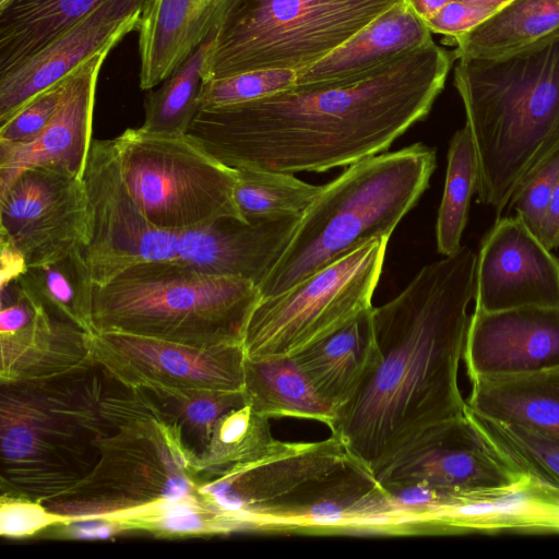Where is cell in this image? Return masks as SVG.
Listing matches in <instances>:
<instances>
[{
	"label": "cell",
	"instance_id": "cell-1",
	"mask_svg": "<svg viewBox=\"0 0 559 559\" xmlns=\"http://www.w3.org/2000/svg\"><path fill=\"white\" fill-rule=\"evenodd\" d=\"M476 260L462 246L373 307L377 360L330 430L379 483L465 418L459 370Z\"/></svg>",
	"mask_w": 559,
	"mask_h": 559
},
{
	"label": "cell",
	"instance_id": "cell-2",
	"mask_svg": "<svg viewBox=\"0 0 559 559\" xmlns=\"http://www.w3.org/2000/svg\"><path fill=\"white\" fill-rule=\"evenodd\" d=\"M454 60L431 39L348 81L201 107L186 134L235 170L348 167L386 152L428 116Z\"/></svg>",
	"mask_w": 559,
	"mask_h": 559
},
{
	"label": "cell",
	"instance_id": "cell-3",
	"mask_svg": "<svg viewBox=\"0 0 559 559\" xmlns=\"http://www.w3.org/2000/svg\"><path fill=\"white\" fill-rule=\"evenodd\" d=\"M118 395L119 384L95 361L0 381V497L45 503L82 481L117 427Z\"/></svg>",
	"mask_w": 559,
	"mask_h": 559
},
{
	"label": "cell",
	"instance_id": "cell-4",
	"mask_svg": "<svg viewBox=\"0 0 559 559\" xmlns=\"http://www.w3.org/2000/svg\"><path fill=\"white\" fill-rule=\"evenodd\" d=\"M454 86L477 157V197L498 218L559 153V32L514 53L457 59Z\"/></svg>",
	"mask_w": 559,
	"mask_h": 559
},
{
	"label": "cell",
	"instance_id": "cell-5",
	"mask_svg": "<svg viewBox=\"0 0 559 559\" xmlns=\"http://www.w3.org/2000/svg\"><path fill=\"white\" fill-rule=\"evenodd\" d=\"M436 150L414 143L348 166L324 185L282 255L258 286L278 295L374 238L388 237L416 205L436 169Z\"/></svg>",
	"mask_w": 559,
	"mask_h": 559
},
{
	"label": "cell",
	"instance_id": "cell-6",
	"mask_svg": "<svg viewBox=\"0 0 559 559\" xmlns=\"http://www.w3.org/2000/svg\"><path fill=\"white\" fill-rule=\"evenodd\" d=\"M259 301L249 280L180 260L144 262L94 286L93 326L194 346L242 344Z\"/></svg>",
	"mask_w": 559,
	"mask_h": 559
},
{
	"label": "cell",
	"instance_id": "cell-7",
	"mask_svg": "<svg viewBox=\"0 0 559 559\" xmlns=\"http://www.w3.org/2000/svg\"><path fill=\"white\" fill-rule=\"evenodd\" d=\"M199 455L131 388L118 397L117 427L93 471L44 504L66 520L120 521L162 501L195 496Z\"/></svg>",
	"mask_w": 559,
	"mask_h": 559
},
{
	"label": "cell",
	"instance_id": "cell-8",
	"mask_svg": "<svg viewBox=\"0 0 559 559\" xmlns=\"http://www.w3.org/2000/svg\"><path fill=\"white\" fill-rule=\"evenodd\" d=\"M401 1L237 0L216 34L207 81L255 70L298 72Z\"/></svg>",
	"mask_w": 559,
	"mask_h": 559
},
{
	"label": "cell",
	"instance_id": "cell-9",
	"mask_svg": "<svg viewBox=\"0 0 559 559\" xmlns=\"http://www.w3.org/2000/svg\"><path fill=\"white\" fill-rule=\"evenodd\" d=\"M389 239L369 240L289 289L261 299L246 326V358L294 357L372 308Z\"/></svg>",
	"mask_w": 559,
	"mask_h": 559
},
{
	"label": "cell",
	"instance_id": "cell-10",
	"mask_svg": "<svg viewBox=\"0 0 559 559\" xmlns=\"http://www.w3.org/2000/svg\"><path fill=\"white\" fill-rule=\"evenodd\" d=\"M114 140L126 183L155 226L182 230L222 218L246 221L234 198L237 171L187 134L129 128Z\"/></svg>",
	"mask_w": 559,
	"mask_h": 559
},
{
	"label": "cell",
	"instance_id": "cell-11",
	"mask_svg": "<svg viewBox=\"0 0 559 559\" xmlns=\"http://www.w3.org/2000/svg\"><path fill=\"white\" fill-rule=\"evenodd\" d=\"M356 463L338 438L284 442L257 461L200 483L197 493L225 535L284 531L288 519Z\"/></svg>",
	"mask_w": 559,
	"mask_h": 559
},
{
	"label": "cell",
	"instance_id": "cell-12",
	"mask_svg": "<svg viewBox=\"0 0 559 559\" xmlns=\"http://www.w3.org/2000/svg\"><path fill=\"white\" fill-rule=\"evenodd\" d=\"M83 183L88 239L83 253L94 286L144 262L178 260L179 231L152 224L123 178L114 139L93 140Z\"/></svg>",
	"mask_w": 559,
	"mask_h": 559
},
{
	"label": "cell",
	"instance_id": "cell-13",
	"mask_svg": "<svg viewBox=\"0 0 559 559\" xmlns=\"http://www.w3.org/2000/svg\"><path fill=\"white\" fill-rule=\"evenodd\" d=\"M93 359L128 388L242 392V344L194 346L122 332L91 334Z\"/></svg>",
	"mask_w": 559,
	"mask_h": 559
},
{
	"label": "cell",
	"instance_id": "cell-14",
	"mask_svg": "<svg viewBox=\"0 0 559 559\" xmlns=\"http://www.w3.org/2000/svg\"><path fill=\"white\" fill-rule=\"evenodd\" d=\"M87 239L83 179L53 168H31L0 193V240L19 250L27 267L84 247Z\"/></svg>",
	"mask_w": 559,
	"mask_h": 559
},
{
	"label": "cell",
	"instance_id": "cell-15",
	"mask_svg": "<svg viewBox=\"0 0 559 559\" xmlns=\"http://www.w3.org/2000/svg\"><path fill=\"white\" fill-rule=\"evenodd\" d=\"M475 308H559V260L518 215L499 217L476 260Z\"/></svg>",
	"mask_w": 559,
	"mask_h": 559
},
{
	"label": "cell",
	"instance_id": "cell-16",
	"mask_svg": "<svg viewBox=\"0 0 559 559\" xmlns=\"http://www.w3.org/2000/svg\"><path fill=\"white\" fill-rule=\"evenodd\" d=\"M152 0H110L63 32L25 62L0 76V126L38 94L69 76L105 48L138 31Z\"/></svg>",
	"mask_w": 559,
	"mask_h": 559
},
{
	"label": "cell",
	"instance_id": "cell-17",
	"mask_svg": "<svg viewBox=\"0 0 559 559\" xmlns=\"http://www.w3.org/2000/svg\"><path fill=\"white\" fill-rule=\"evenodd\" d=\"M463 361L469 382L559 369V308L474 309Z\"/></svg>",
	"mask_w": 559,
	"mask_h": 559
},
{
	"label": "cell",
	"instance_id": "cell-18",
	"mask_svg": "<svg viewBox=\"0 0 559 559\" xmlns=\"http://www.w3.org/2000/svg\"><path fill=\"white\" fill-rule=\"evenodd\" d=\"M111 49L100 50L72 72L61 106L37 136L0 142V193L31 168H53L83 179L92 144L97 78Z\"/></svg>",
	"mask_w": 559,
	"mask_h": 559
},
{
	"label": "cell",
	"instance_id": "cell-19",
	"mask_svg": "<svg viewBox=\"0 0 559 559\" xmlns=\"http://www.w3.org/2000/svg\"><path fill=\"white\" fill-rule=\"evenodd\" d=\"M525 478L496 456L465 416L380 484H420L455 497L475 498L509 491Z\"/></svg>",
	"mask_w": 559,
	"mask_h": 559
},
{
	"label": "cell",
	"instance_id": "cell-20",
	"mask_svg": "<svg viewBox=\"0 0 559 559\" xmlns=\"http://www.w3.org/2000/svg\"><path fill=\"white\" fill-rule=\"evenodd\" d=\"M299 219L222 218L182 229L178 260L206 273L241 277L259 286L282 255Z\"/></svg>",
	"mask_w": 559,
	"mask_h": 559
},
{
	"label": "cell",
	"instance_id": "cell-21",
	"mask_svg": "<svg viewBox=\"0 0 559 559\" xmlns=\"http://www.w3.org/2000/svg\"><path fill=\"white\" fill-rule=\"evenodd\" d=\"M237 0H152L138 32L140 87L166 80L211 35Z\"/></svg>",
	"mask_w": 559,
	"mask_h": 559
},
{
	"label": "cell",
	"instance_id": "cell-22",
	"mask_svg": "<svg viewBox=\"0 0 559 559\" xmlns=\"http://www.w3.org/2000/svg\"><path fill=\"white\" fill-rule=\"evenodd\" d=\"M432 39L405 0L394 4L331 53L297 72L295 85L335 84L357 78Z\"/></svg>",
	"mask_w": 559,
	"mask_h": 559
},
{
	"label": "cell",
	"instance_id": "cell-23",
	"mask_svg": "<svg viewBox=\"0 0 559 559\" xmlns=\"http://www.w3.org/2000/svg\"><path fill=\"white\" fill-rule=\"evenodd\" d=\"M91 334L38 307L25 328L0 334V381L44 379L94 362Z\"/></svg>",
	"mask_w": 559,
	"mask_h": 559
},
{
	"label": "cell",
	"instance_id": "cell-24",
	"mask_svg": "<svg viewBox=\"0 0 559 559\" xmlns=\"http://www.w3.org/2000/svg\"><path fill=\"white\" fill-rule=\"evenodd\" d=\"M373 307L293 358L335 411L348 402L377 360Z\"/></svg>",
	"mask_w": 559,
	"mask_h": 559
},
{
	"label": "cell",
	"instance_id": "cell-25",
	"mask_svg": "<svg viewBox=\"0 0 559 559\" xmlns=\"http://www.w3.org/2000/svg\"><path fill=\"white\" fill-rule=\"evenodd\" d=\"M467 407L486 417L559 437V369L471 381Z\"/></svg>",
	"mask_w": 559,
	"mask_h": 559
},
{
	"label": "cell",
	"instance_id": "cell-26",
	"mask_svg": "<svg viewBox=\"0 0 559 559\" xmlns=\"http://www.w3.org/2000/svg\"><path fill=\"white\" fill-rule=\"evenodd\" d=\"M110 0H9L0 7V76Z\"/></svg>",
	"mask_w": 559,
	"mask_h": 559
},
{
	"label": "cell",
	"instance_id": "cell-27",
	"mask_svg": "<svg viewBox=\"0 0 559 559\" xmlns=\"http://www.w3.org/2000/svg\"><path fill=\"white\" fill-rule=\"evenodd\" d=\"M242 395L246 404L269 418L312 419L330 428L336 417L293 357L246 358Z\"/></svg>",
	"mask_w": 559,
	"mask_h": 559
},
{
	"label": "cell",
	"instance_id": "cell-28",
	"mask_svg": "<svg viewBox=\"0 0 559 559\" xmlns=\"http://www.w3.org/2000/svg\"><path fill=\"white\" fill-rule=\"evenodd\" d=\"M559 32V0H512L473 29L451 38L455 59L514 53Z\"/></svg>",
	"mask_w": 559,
	"mask_h": 559
},
{
	"label": "cell",
	"instance_id": "cell-29",
	"mask_svg": "<svg viewBox=\"0 0 559 559\" xmlns=\"http://www.w3.org/2000/svg\"><path fill=\"white\" fill-rule=\"evenodd\" d=\"M15 282L35 305L50 316L94 333V283L83 247H76L50 262L28 266Z\"/></svg>",
	"mask_w": 559,
	"mask_h": 559
},
{
	"label": "cell",
	"instance_id": "cell-30",
	"mask_svg": "<svg viewBox=\"0 0 559 559\" xmlns=\"http://www.w3.org/2000/svg\"><path fill=\"white\" fill-rule=\"evenodd\" d=\"M465 416L506 466L559 491V437L486 417L467 405Z\"/></svg>",
	"mask_w": 559,
	"mask_h": 559
},
{
	"label": "cell",
	"instance_id": "cell-31",
	"mask_svg": "<svg viewBox=\"0 0 559 559\" xmlns=\"http://www.w3.org/2000/svg\"><path fill=\"white\" fill-rule=\"evenodd\" d=\"M133 389L166 424L177 428L200 455L209 444L218 418L245 405L242 392L144 385Z\"/></svg>",
	"mask_w": 559,
	"mask_h": 559
},
{
	"label": "cell",
	"instance_id": "cell-32",
	"mask_svg": "<svg viewBox=\"0 0 559 559\" xmlns=\"http://www.w3.org/2000/svg\"><path fill=\"white\" fill-rule=\"evenodd\" d=\"M216 34L205 39L157 90L144 99V122L140 129L160 136L185 135L201 108V93L207 81L206 63Z\"/></svg>",
	"mask_w": 559,
	"mask_h": 559
},
{
	"label": "cell",
	"instance_id": "cell-33",
	"mask_svg": "<svg viewBox=\"0 0 559 559\" xmlns=\"http://www.w3.org/2000/svg\"><path fill=\"white\" fill-rule=\"evenodd\" d=\"M269 419L248 404L222 415L199 455L200 483L282 448L285 441L273 437Z\"/></svg>",
	"mask_w": 559,
	"mask_h": 559
},
{
	"label": "cell",
	"instance_id": "cell-34",
	"mask_svg": "<svg viewBox=\"0 0 559 559\" xmlns=\"http://www.w3.org/2000/svg\"><path fill=\"white\" fill-rule=\"evenodd\" d=\"M477 176L476 151L465 124L450 141L444 190L436 223L437 250L444 257L456 253L462 247Z\"/></svg>",
	"mask_w": 559,
	"mask_h": 559
},
{
	"label": "cell",
	"instance_id": "cell-35",
	"mask_svg": "<svg viewBox=\"0 0 559 559\" xmlns=\"http://www.w3.org/2000/svg\"><path fill=\"white\" fill-rule=\"evenodd\" d=\"M236 171L234 198L246 221L301 217L323 187L281 171L251 168Z\"/></svg>",
	"mask_w": 559,
	"mask_h": 559
},
{
	"label": "cell",
	"instance_id": "cell-36",
	"mask_svg": "<svg viewBox=\"0 0 559 559\" xmlns=\"http://www.w3.org/2000/svg\"><path fill=\"white\" fill-rule=\"evenodd\" d=\"M117 522L123 532H147L156 537L225 535L217 515L198 495L155 503L142 513Z\"/></svg>",
	"mask_w": 559,
	"mask_h": 559
},
{
	"label": "cell",
	"instance_id": "cell-37",
	"mask_svg": "<svg viewBox=\"0 0 559 559\" xmlns=\"http://www.w3.org/2000/svg\"><path fill=\"white\" fill-rule=\"evenodd\" d=\"M293 70H255L205 82L201 107L222 106L259 99L296 84Z\"/></svg>",
	"mask_w": 559,
	"mask_h": 559
},
{
	"label": "cell",
	"instance_id": "cell-38",
	"mask_svg": "<svg viewBox=\"0 0 559 559\" xmlns=\"http://www.w3.org/2000/svg\"><path fill=\"white\" fill-rule=\"evenodd\" d=\"M71 74L38 94L9 121L0 126V142H24L37 136L61 106Z\"/></svg>",
	"mask_w": 559,
	"mask_h": 559
},
{
	"label": "cell",
	"instance_id": "cell-39",
	"mask_svg": "<svg viewBox=\"0 0 559 559\" xmlns=\"http://www.w3.org/2000/svg\"><path fill=\"white\" fill-rule=\"evenodd\" d=\"M559 177V153L545 163L514 194L513 210L538 237L540 224Z\"/></svg>",
	"mask_w": 559,
	"mask_h": 559
},
{
	"label": "cell",
	"instance_id": "cell-40",
	"mask_svg": "<svg viewBox=\"0 0 559 559\" xmlns=\"http://www.w3.org/2000/svg\"><path fill=\"white\" fill-rule=\"evenodd\" d=\"M63 521L41 502L23 497H0V534L3 537L33 536Z\"/></svg>",
	"mask_w": 559,
	"mask_h": 559
},
{
	"label": "cell",
	"instance_id": "cell-41",
	"mask_svg": "<svg viewBox=\"0 0 559 559\" xmlns=\"http://www.w3.org/2000/svg\"><path fill=\"white\" fill-rule=\"evenodd\" d=\"M493 10L472 0H451L426 21L431 33L454 38L488 19Z\"/></svg>",
	"mask_w": 559,
	"mask_h": 559
},
{
	"label": "cell",
	"instance_id": "cell-42",
	"mask_svg": "<svg viewBox=\"0 0 559 559\" xmlns=\"http://www.w3.org/2000/svg\"><path fill=\"white\" fill-rule=\"evenodd\" d=\"M43 533L51 538L62 539H108L123 533L116 520L109 519H78L66 520Z\"/></svg>",
	"mask_w": 559,
	"mask_h": 559
},
{
	"label": "cell",
	"instance_id": "cell-43",
	"mask_svg": "<svg viewBox=\"0 0 559 559\" xmlns=\"http://www.w3.org/2000/svg\"><path fill=\"white\" fill-rule=\"evenodd\" d=\"M538 238L551 251L559 247V177L545 211Z\"/></svg>",
	"mask_w": 559,
	"mask_h": 559
},
{
	"label": "cell",
	"instance_id": "cell-44",
	"mask_svg": "<svg viewBox=\"0 0 559 559\" xmlns=\"http://www.w3.org/2000/svg\"><path fill=\"white\" fill-rule=\"evenodd\" d=\"M1 246V281L0 286L17 278L27 269L23 254L10 243L0 240Z\"/></svg>",
	"mask_w": 559,
	"mask_h": 559
},
{
	"label": "cell",
	"instance_id": "cell-45",
	"mask_svg": "<svg viewBox=\"0 0 559 559\" xmlns=\"http://www.w3.org/2000/svg\"><path fill=\"white\" fill-rule=\"evenodd\" d=\"M451 0H405V2L425 21L432 17Z\"/></svg>",
	"mask_w": 559,
	"mask_h": 559
},
{
	"label": "cell",
	"instance_id": "cell-46",
	"mask_svg": "<svg viewBox=\"0 0 559 559\" xmlns=\"http://www.w3.org/2000/svg\"><path fill=\"white\" fill-rule=\"evenodd\" d=\"M476 3L490 8L495 12L512 0H472Z\"/></svg>",
	"mask_w": 559,
	"mask_h": 559
},
{
	"label": "cell",
	"instance_id": "cell-47",
	"mask_svg": "<svg viewBox=\"0 0 559 559\" xmlns=\"http://www.w3.org/2000/svg\"><path fill=\"white\" fill-rule=\"evenodd\" d=\"M9 0H0V7L4 5Z\"/></svg>",
	"mask_w": 559,
	"mask_h": 559
}]
</instances>
